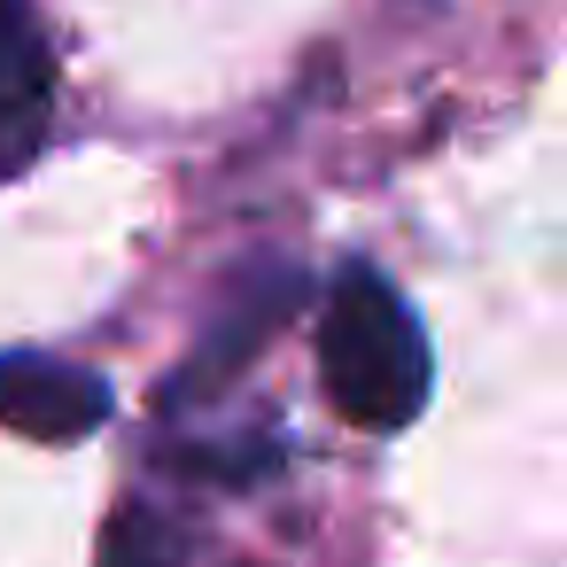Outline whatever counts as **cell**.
Here are the masks:
<instances>
[{
  "instance_id": "4",
  "label": "cell",
  "mask_w": 567,
  "mask_h": 567,
  "mask_svg": "<svg viewBox=\"0 0 567 567\" xmlns=\"http://www.w3.org/2000/svg\"><path fill=\"white\" fill-rule=\"evenodd\" d=\"M280 296H288V280H272V288H257V296H234V311H226V319L210 327V342L187 358L179 389H195V396H203V389H218L234 365H249V350H257V342L280 327V311H288Z\"/></svg>"
},
{
  "instance_id": "5",
  "label": "cell",
  "mask_w": 567,
  "mask_h": 567,
  "mask_svg": "<svg viewBox=\"0 0 567 567\" xmlns=\"http://www.w3.org/2000/svg\"><path fill=\"white\" fill-rule=\"evenodd\" d=\"M102 567H187V536L156 505H125L102 536Z\"/></svg>"
},
{
  "instance_id": "1",
  "label": "cell",
  "mask_w": 567,
  "mask_h": 567,
  "mask_svg": "<svg viewBox=\"0 0 567 567\" xmlns=\"http://www.w3.org/2000/svg\"><path fill=\"white\" fill-rule=\"evenodd\" d=\"M319 381L334 412L365 435H404L427 412L435 350L420 311L381 265H342L319 303Z\"/></svg>"
},
{
  "instance_id": "2",
  "label": "cell",
  "mask_w": 567,
  "mask_h": 567,
  "mask_svg": "<svg viewBox=\"0 0 567 567\" xmlns=\"http://www.w3.org/2000/svg\"><path fill=\"white\" fill-rule=\"evenodd\" d=\"M110 381L55 350H0V427L32 443H86L110 420Z\"/></svg>"
},
{
  "instance_id": "3",
  "label": "cell",
  "mask_w": 567,
  "mask_h": 567,
  "mask_svg": "<svg viewBox=\"0 0 567 567\" xmlns=\"http://www.w3.org/2000/svg\"><path fill=\"white\" fill-rule=\"evenodd\" d=\"M55 117V63L24 0H0V179H17L48 148Z\"/></svg>"
}]
</instances>
